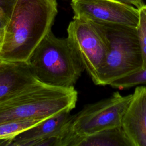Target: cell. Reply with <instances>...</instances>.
Masks as SVG:
<instances>
[{
	"mask_svg": "<svg viewBox=\"0 0 146 146\" xmlns=\"http://www.w3.org/2000/svg\"><path fill=\"white\" fill-rule=\"evenodd\" d=\"M57 13L56 0H17L4 27L0 59L4 62H27L51 30Z\"/></svg>",
	"mask_w": 146,
	"mask_h": 146,
	"instance_id": "6da1fadb",
	"label": "cell"
},
{
	"mask_svg": "<svg viewBox=\"0 0 146 146\" xmlns=\"http://www.w3.org/2000/svg\"><path fill=\"white\" fill-rule=\"evenodd\" d=\"M74 87L61 88L39 81L0 102V124L26 120H44L75 108Z\"/></svg>",
	"mask_w": 146,
	"mask_h": 146,
	"instance_id": "7a4b0ae2",
	"label": "cell"
},
{
	"mask_svg": "<svg viewBox=\"0 0 146 146\" xmlns=\"http://www.w3.org/2000/svg\"><path fill=\"white\" fill-rule=\"evenodd\" d=\"M41 83L56 87H74L84 66L68 38H59L50 30L26 62Z\"/></svg>",
	"mask_w": 146,
	"mask_h": 146,
	"instance_id": "3957f363",
	"label": "cell"
},
{
	"mask_svg": "<svg viewBox=\"0 0 146 146\" xmlns=\"http://www.w3.org/2000/svg\"><path fill=\"white\" fill-rule=\"evenodd\" d=\"M100 25L107 34L110 48L95 84L106 86L142 68L143 58L136 27Z\"/></svg>",
	"mask_w": 146,
	"mask_h": 146,
	"instance_id": "277c9868",
	"label": "cell"
},
{
	"mask_svg": "<svg viewBox=\"0 0 146 146\" xmlns=\"http://www.w3.org/2000/svg\"><path fill=\"white\" fill-rule=\"evenodd\" d=\"M67 34L84 70L95 84L110 48L104 28L99 23L73 18L68 26Z\"/></svg>",
	"mask_w": 146,
	"mask_h": 146,
	"instance_id": "5b68a950",
	"label": "cell"
},
{
	"mask_svg": "<svg viewBox=\"0 0 146 146\" xmlns=\"http://www.w3.org/2000/svg\"><path fill=\"white\" fill-rule=\"evenodd\" d=\"M132 98V94L124 96L116 92L107 98L85 106L74 115L68 145L74 137L87 136L121 126Z\"/></svg>",
	"mask_w": 146,
	"mask_h": 146,
	"instance_id": "8992f818",
	"label": "cell"
},
{
	"mask_svg": "<svg viewBox=\"0 0 146 146\" xmlns=\"http://www.w3.org/2000/svg\"><path fill=\"white\" fill-rule=\"evenodd\" d=\"M73 18L136 27L139 9L117 0H71Z\"/></svg>",
	"mask_w": 146,
	"mask_h": 146,
	"instance_id": "52a82bcc",
	"label": "cell"
},
{
	"mask_svg": "<svg viewBox=\"0 0 146 146\" xmlns=\"http://www.w3.org/2000/svg\"><path fill=\"white\" fill-rule=\"evenodd\" d=\"M64 111L49 117L22 131L12 138L0 140V145L32 146L33 143L47 137L66 134L70 129L74 115Z\"/></svg>",
	"mask_w": 146,
	"mask_h": 146,
	"instance_id": "ba28073f",
	"label": "cell"
},
{
	"mask_svg": "<svg viewBox=\"0 0 146 146\" xmlns=\"http://www.w3.org/2000/svg\"><path fill=\"white\" fill-rule=\"evenodd\" d=\"M133 146H146V87H137L121 125Z\"/></svg>",
	"mask_w": 146,
	"mask_h": 146,
	"instance_id": "9c48e42d",
	"label": "cell"
},
{
	"mask_svg": "<svg viewBox=\"0 0 146 146\" xmlns=\"http://www.w3.org/2000/svg\"><path fill=\"white\" fill-rule=\"evenodd\" d=\"M38 81L26 62H5L0 69V102Z\"/></svg>",
	"mask_w": 146,
	"mask_h": 146,
	"instance_id": "30bf717a",
	"label": "cell"
},
{
	"mask_svg": "<svg viewBox=\"0 0 146 146\" xmlns=\"http://www.w3.org/2000/svg\"><path fill=\"white\" fill-rule=\"evenodd\" d=\"M71 146H133L122 126L106 129L91 135L73 137Z\"/></svg>",
	"mask_w": 146,
	"mask_h": 146,
	"instance_id": "8fae6325",
	"label": "cell"
},
{
	"mask_svg": "<svg viewBox=\"0 0 146 146\" xmlns=\"http://www.w3.org/2000/svg\"><path fill=\"white\" fill-rule=\"evenodd\" d=\"M43 120H26L0 124V140L12 138Z\"/></svg>",
	"mask_w": 146,
	"mask_h": 146,
	"instance_id": "7c38bea8",
	"label": "cell"
},
{
	"mask_svg": "<svg viewBox=\"0 0 146 146\" xmlns=\"http://www.w3.org/2000/svg\"><path fill=\"white\" fill-rule=\"evenodd\" d=\"M143 84H146V68H141L130 75L119 79L112 83L110 86L114 88L124 89Z\"/></svg>",
	"mask_w": 146,
	"mask_h": 146,
	"instance_id": "4fadbf2b",
	"label": "cell"
},
{
	"mask_svg": "<svg viewBox=\"0 0 146 146\" xmlns=\"http://www.w3.org/2000/svg\"><path fill=\"white\" fill-rule=\"evenodd\" d=\"M137 35L142 54V68H146V5L139 9V21L136 26Z\"/></svg>",
	"mask_w": 146,
	"mask_h": 146,
	"instance_id": "5bb4252c",
	"label": "cell"
},
{
	"mask_svg": "<svg viewBox=\"0 0 146 146\" xmlns=\"http://www.w3.org/2000/svg\"><path fill=\"white\" fill-rule=\"evenodd\" d=\"M17 1V0H0V21L4 26L9 21Z\"/></svg>",
	"mask_w": 146,
	"mask_h": 146,
	"instance_id": "9a60e30c",
	"label": "cell"
},
{
	"mask_svg": "<svg viewBox=\"0 0 146 146\" xmlns=\"http://www.w3.org/2000/svg\"><path fill=\"white\" fill-rule=\"evenodd\" d=\"M117 1L127 5L133 6L138 9L141 8L144 5L143 0H117Z\"/></svg>",
	"mask_w": 146,
	"mask_h": 146,
	"instance_id": "2e32d148",
	"label": "cell"
},
{
	"mask_svg": "<svg viewBox=\"0 0 146 146\" xmlns=\"http://www.w3.org/2000/svg\"><path fill=\"white\" fill-rule=\"evenodd\" d=\"M4 36V27H0V50L2 44V41Z\"/></svg>",
	"mask_w": 146,
	"mask_h": 146,
	"instance_id": "e0dca14e",
	"label": "cell"
},
{
	"mask_svg": "<svg viewBox=\"0 0 146 146\" xmlns=\"http://www.w3.org/2000/svg\"><path fill=\"white\" fill-rule=\"evenodd\" d=\"M4 61H3L2 60H1V59H0V69L1 68V67H2V66H3V63H4Z\"/></svg>",
	"mask_w": 146,
	"mask_h": 146,
	"instance_id": "ac0fdd59",
	"label": "cell"
},
{
	"mask_svg": "<svg viewBox=\"0 0 146 146\" xmlns=\"http://www.w3.org/2000/svg\"><path fill=\"white\" fill-rule=\"evenodd\" d=\"M4 25L2 23V22L0 21V27H4Z\"/></svg>",
	"mask_w": 146,
	"mask_h": 146,
	"instance_id": "d6986e66",
	"label": "cell"
}]
</instances>
